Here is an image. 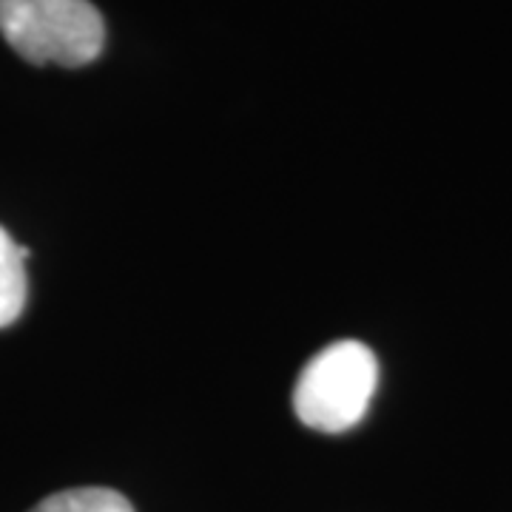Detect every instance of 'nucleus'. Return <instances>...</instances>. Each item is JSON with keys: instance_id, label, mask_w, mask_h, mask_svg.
Returning a JSON list of instances; mask_svg holds the SVG:
<instances>
[{"instance_id": "20e7f679", "label": "nucleus", "mask_w": 512, "mask_h": 512, "mask_svg": "<svg viewBox=\"0 0 512 512\" xmlns=\"http://www.w3.org/2000/svg\"><path fill=\"white\" fill-rule=\"evenodd\" d=\"M32 512H134L126 495L109 487H77L49 495Z\"/></svg>"}, {"instance_id": "f257e3e1", "label": "nucleus", "mask_w": 512, "mask_h": 512, "mask_svg": "<svg viewBox=\"0 0 512 512\" xmlns=\"http://www.w3.org/2000/svg\"><path fill=\"white\" fill-rule=\"evenodd\" d=\"M0 35L35 66L77 69L100 57L106 23L89 0H0Z\"/></svg>"}, {"instance_id": "f03ea898", "label": "nucleus", "mask_w": 512, "mask_h": 512, "mask_svg": "<svg viewBox=\"0 0 512 512\" xmlns=\"http://www.w3.org/2000/svg\"><path fill=\"white\" fill-rule=\"evenodd\" d=\"M379 384V362L362 342H333L302 367L293 410L319 433H345L365 419Z\"/></svg>"}, {"instance_id": "7ed1b4c3", "label": "nucleus", "mask_w": 512, "mask_h": 512, "mask_svg": "<svg viewBox=\"0 0 512 512\" xmlns=\"http://www.w3.org/2000/svg\"><path fill=\"white\" fill-rule=\"evenodd\" d=\"M26 259H29V248L18 245L6 228H0V328L18 322V316L26 308V293H29Z\"/></svg>"}]
</instances>
